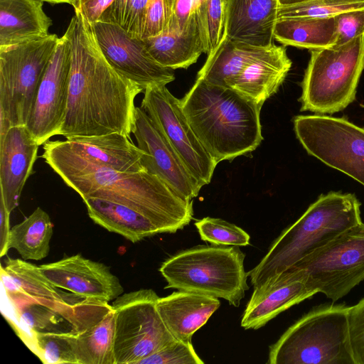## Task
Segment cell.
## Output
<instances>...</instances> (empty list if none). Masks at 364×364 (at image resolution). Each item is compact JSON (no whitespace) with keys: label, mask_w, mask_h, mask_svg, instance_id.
Returning a JSON list of instances; mask_svg holds the SVG:
<instances>
[{"label":"cell","mask_w":364,"mask_h":364,"mask_svg":"<svg viewBox=\"0 0 364 364\" xmlns=\"http://www.w3.org/2000/svg\"><path fill=\"white\" fill-rule=\"evenodd\" d=\"M75 11L64 34L70 44L71 66L66 116L58 135L67 139L119 133L130 138L134 100L144 90L111 66L92 24Z\"/></svg>","instance_id":"cell-1"},{"label":"cell","mask_w":364,"mask_h":364,"mask_svg":"<svg viewBox=\"0 0 364 364\" xmlns=\"http://www.w3.org/2000/svg\"><path fill=\"white\" fill-rule=\"evenodd\" d=\"M181 104L191 127L217 164L252 152L263 139L262 105L232 87L197 78Z\"/></svg>","instance_id":"cell-2"},{"label":"cell","mask_w":364,"mask_h":364,"mask_svg":"<svg viewBox=\"0 0 364 364\" xmlns=\"http://www.w3.org/2000/svg\"><path fill=\"white\" fill-rule=\"evenodd\" d=\"M361 222L360 203L354 194L331 191L321 195L281 232L258 264L247 272L251 284L258 285L285 271Z\"/></svg>","instance_id":"cell-3"},{"label":"cell","mask_w":364,"mask_h":364,"mask_svg":"<svg viewBox=\"0 0 364 364\" xmlns=\"http://www.w3.org/2000/svg\"><path fill=\"white\" fill-rule=\"evenodd\" d=\"M63 181L82 199L98 198L135 210L159 225L164 233H174L193 219L192 200L184 198L157 176L145 170H99Z\"/></svg>","instance_id":"cell-4"},{"label":"cell","mask_w":364,"mask_h":364,"mask_svg":"<svg viewBox=\"0 0 364 364\" xmlns=\"http://www.w3.org/2000/svg\"><path fill=\"white\" fill-rule=\"evenodd\" d=\"M348 306L322 304L304 314L269 348L268 364H355Z\"/></svg>","instance_id":"cell-5"},{"label":"cell","mask_w":364,"mask_h":364,"mask_svg":"<svg viewBox=\"0 0 364 364\" xmlns=\"http://www.w3.org/2000/svg\"><path fill=\"white\" fill-rule=\"evenodd\" d=\"M244 260L237 246H196L166 259L159 272L165 289L222 298L237 307L249 289Z\"/></svg>","instance_id":"cell-6"},{"label":"cell","mask_w":364,"mask_h":364,"mask_svg":"<svg viewBox=\"0 0 364 364\" xmlns=\"http://www.w3.org/2000/svg\"><path fill=\"white\" fill-rule=\"evenodd\" d=\"M309 50L301 110L321 114L343 110L355 100L364 70V34L340 46Z\"/></svg>","instance_id":"cell-7"},{"label":"cell","mask_w":364,"mask_h":364,"mask_svg":"<svg viewBox=\"0 0 364 364\" xmlns=\"http://www.w3.org/2000/svg\"><path fill=\"white\" fill-rule=\"evenodd\" d=\"M335 302L364 280V223L339 234L286 269Z\"/></svg>","instance_id":"cell-8"},{"label":"cell","mask_w":364,"mask_h":364,"mask_svg":"<svg viewBox=\"0 0 364 364\" xmlns=\"http://www.w3.org/2000/svg\"><path fill=\"white\" fill-rule=\"evenodd\" d=\"M59 38L48 34L0 47V111L11 127L26 125Z\"/></svg>","instance_id":"cell-9"},{"label":"cell","mask_w":364,"mask_h":364,"mask_svg":"<svg viewBox=\"0 0 364 364\" xmlns=\"http://www.w3.org/2000/svg\"><path fill=\"white\" fill-rule=\"evenodd\" d=\"M43 145L41 157L62 179L99 170H145L141 164L144 152L130 138L119 133L48 140Z\"/></svg>","instance_id":"cell-10"},{"label":"cell","mask_w":364,"mask_h":364,"mask_svg":"<svg viewBox=\"0 0 364 364\" xmlns=\"http://www.w3.org/2000/svg\"><path fill=\"white\" fill-rule=\"evenodd\" d=\"M159 299L154 290L141 289L114 300V364H137L176 341L158 312Z\"/></svg>","instance_id":"cell-11"},{"label":"cell","mask_w":364,"mask_h":364,"mask_svg":"<svg viewBox=\"0 0 364 364\" xmlns=\"http://www.w3.org/2000/svg\"><path fill=\"white\" fill-rule=\"evenodd\" d=\"M297 139L309 154L364 186V129L345 118L299 115Z\"/></svg>","instance_id":"cell-12"},{"label":"cell","mask_w":364,"mask_h":364,"mask_svg":"<svg viewBox=\"0 0 364 364\" xmlns=\"http://www.w3.org/2000/svg\"><path fill=\"white\" fill-rule=\"evenodd\" d=\"M156 127L203 187L212 178L217 164L205 150L191 127L181 107V100L166 85L147 87L141 103Z\"/></svg>","instance_id":"cell-13"},{"label":"cell","mask_w":364,"mask_h":364,"mask_svg":"<svg viewBox=\"0 0 364 364\" xmlns=\"http://www.w3.org/2000/svg\"><path fill=\"white\" fill-rule=\"evenodd\" d=\"M71 48L65 35L59 38L38 87L26 126L39 145L58 135L65 119L70 85Z\"/></svg>","instance_id":"cell-14"},{"label":"cell","mask_w":364,"mask_h":364,"mask_svg":"<svg viewBox=\"0 0 364 364\" xmlns=\"http://www.w3.org/2000/svg\"><path fill=\"white\" fill-rule=\"evenodd\" d=\"M99 46L111 66L139 85H166L175 80L174 70L157 63L143 40L132 38L120 27L97 21L92 24Z\"/></svg>","instance_id":"cell-15"},{"label":"cell","mask_w":364,"mask_h":364,"mask_svg":"<svg viewBox=\"0 0 364 364\" xmlns=\"http://www.w3.org/2000/svg\"><path fill=\"white\" fill-rule=\"evenodd\" d=\"M114 317L107 301L83 299L70 306L65 319L75 335L79 364H114Z\"/></svg>","instance_id":"cell-16"},{"label":"cell","mask_w":364,"mask_h":364,"mask_svg":"<svg viewBox=\"0 0 364 364\" xmlns=\"http://www.w3.org/2000/svg\"><path fill=\"white\" fill-rule=\"evenodd\" d=\"M132 134L137 146L144 152V169L160 178L184 198L192 200L202 188L146 112L136 107Z\"/></svg>","instance_id":"cell-17"},{"label":"cell","mask_w":364,"mask_h":364,"mask_svg":"<svg viewBox=\"0 0 364 364\" xmlns=\"http://www.w3.org/2000/svg\"><path fill=\"white\" fill-rule=\"evenodd\" d=\"M55 287L82 299L114 301L124 288L119 278L103 263L75 255L39 266Z\"/></svg>","instance_id":"cell-18"},{"label":"cell","mask_w":364,"mask_h":364,"mask_svg":"<svg viewBox=\"0 0 364 364\" xmlns=\"http://www.w3.org/2000/svg\"><path fill=\"white\" fill-rule=\"evenodd\" d=\"M314 294L301 279L284 271L254 286L240 325L245 329L260 328L280 313Z\"/></svg>","instance_id":"cell-19"},{"label":"cell","mask_w":364,"mask_h":364,"mask_svg":"<svg viewBox=\"0 0 364 364\" xmlns=\"http://www.w3.org/2000/svg\"><path fill=\"white\" fill-rule=\"evenodd\" d=\"M39 146L26 125L11 127L0 141V196L9 213L33 173Z\"/></svg>","instance_id":"cell-20"},{"label":"cell","mask_w":364,"mask_h":364,"mask_svg":"<svg viewBox=\"0 0 364 364\" xmlns=\"http://www.w3.org/2000/svg\"><path fill=\"white\" fill-rule=\"evenodd\" d=\"M278 7L279 0H228L225 36L256 47H272Z\"/></svg>","instance_id":"cell-21"},{"label":"cell","mask_w":364,"mask_h":364,"mask_svg":"<svg viewBox=\"0 0 364 364\" xmlns=\"http://www.w3.org/2000/svg\"><path fill=\"white\" fill-rule=\"evenodd\" d=\"M218 298L178 291L158 299V312L172 336L177 341H191L193 335L220 307Z\"/></svg>","instance_id":"cell-22"},{"label":"cell","mask_w":364,"mask_h":364,"mask_svg":"<svg viewBox=\"0 0 364 364\" xmlns=\"http://www.w3.org/2000/svg\"><path fill=\"white\" fill-rule=\"evenodd\" d=\"M291 67L284 46H272L263 55L247 65L231 87L263 105L277 92Z\"/></svg>","instance_id":"cell-23"},{"label":"cell","mask_w":364,"mask_h":364,"mask_svg":"<svg viewBox=\"0 0 364 364\" xmlns=\"http://www.w3.org/2000/svg\"><path fill=\"white\" fill-rule=\"evenodd\" d=\"M43 0H0V47L48 35L52 20Z\"/></svg>","instance_id":"cell-24"},{"label":"cell","mask_w":364,"mask_h":364,"mask_svg":"<svg viewBox=\"0 0 364 364\" xmlns=\"http://www.w3.org/2000/svg\"><path fill=\"white\" fill-rule=\"evenodd\" d=\"M82 200L89 217L95 223L132 242L164 233L151 220L132 208L98 198Z\"/></svg>","instance_id":"cell-25"},{"label":"cell","mask_w":364,"mask_h":364,"mask_svg":"<svg viewBox=\"0 0 364 364\" xmlns=\"http://www.w3.org/2000/svg\"><path fill=\"white\" fill-rule=\"evenodd\" d=\"M270 48L256 47L224 35L218 46L207 55L197 78L213 85L231 87L243 69Z\"/></svg>","instance_id":"cell-26"},{"label":"cell","mask_w":364,"mask_h":364,"mask_svg":"<svg viewBox=\"0 0 364 364\" xmlns=\"http://www.w3.org/2000/svg\"><path fill=\"white\" fill-rule=\"evenodd\" d=\"M143 41L148 51L157 63L173 70L188 68L204 53L194 11L188 26L183 31H168Z\"/></svg>","instance_id":"cell-27"},{"label":"cell","mask_w":364,"mask_h":364,"mask_svg":"<svg viewBox=\"0 0 364 364\" xmlns=\"http://www.w3.org/2000/svg\"><path fill=\"white\" fill-rule=\"evenodd\" d=\"M1 278L6 292L21 291L29 296L74 304L83 299L55 287L40 267L21 259L8 257L1 267Z\"/></svg>","instance_id":"cell-28"},{"label":"cell","mask_w":364,"mask_h":364,"mask_svg":"<svg viewBox=\"0 0 364 364\" xmlns=\"http://www.w3.org/2000/svg\"><path fill=\"white\" fill-rule=\"evenodd\" d=\"M274 39L284 46L309 50L333 46L336 38L334 16L277 18Z\"/></svg>","instance_id":"cell-29"},{"label":"cell","mask_w":364,"mask_h":364,"mask_svg":"<svg viewBox=\"0 0 364 364\" xmlns=\"http://www.w3.org/2000/svg\"><path fill=\"white\" fill-rule=\"evenodd\" d=\"M53 228L48 214L38 207L11 228L9 248L15 249L25 260H41L49 253Z\"/></svg>","instance_id":"cell-30"},{"label":"cell","mask_w":364,"mask_h":364,"mask_svg":"<svg viewBox=\"0 0 364 364\" xmlns=\"http://www.w3.org/2000/svg\"><path fill=\"white\" fill-rule=\"evenodd\" d=\"M227 4L228 0H195L193 11L207 55L225 35Z\"/></svg>","instance_id":"cell-31"},{"label":"cell","mask_w":364,"mask_h":364,"mask_svg":"<svg viewBox=\"0 0 364 364\" xmlns=\"http://www.w3.org/2000/svg\"><path fill=\"white\" fill-rule=\"evenodd\" d=\"M33 352L43 363L79 364L76 354L75 338L73 332L46 331L32 332Z\"/></svg>","instance_id":"cell-32"},{"label":"cell","mask_w":364,"mask_h":364,"mask_svg":"<svg viewBox=\"0 0 364 364\" xmlns=\"http://www.w3.org/2000/svg\"><path fill=\"white\" fill-rule=\"evenodd\" d=\"M150 0H114L98 21L120 27L132 38L141 39Z\"/></svg>","instance_id":"cell-33"},{"label":"cell","mask_w":364,"mask_h":364,"mask_svg":"<svg viewBox=\"0 0 364 364\" xmlns=\"http://www.w3.org/2000/svg\"><path fill=\"white\" fill-rule=\"evenodd\" d=\"M364 9V0H313L279 6L277 18L287 17L326 18L355 9Z\"/></svg>","instance_id":"cell-34"},{"label":"cell","mask_w":364,"mask_h":364,"mask_svg":"<svg viewBox=\"0 0 364 364\" xmlns=\"http://www.w3.org/2000/svg\"><path fill=\"white\" fill-rule=\"evenodd\" d=\"M202 240L215 245L245 247L249 234L241 228L220 218L206 217L195 223Z\"/></svg>","instance_id":"cell-35"},{"label":"cell","mask_w":364,"mask_h":364,"mask_svg":"<svg viewBox=\"0 0 364 364\" xmlns=\"http://www.w3.org/2000/svg\"><path fill=\"white\" fill-rule=\"evenodd\" d=\"M191 341L176 340L159 351L145 357L137 364H203Z\"/></svg>","instance_id":"cell-36"},{"label":"cell","mask_w":364,"mask_h":364,"mask_svg":"<svg viewBox=\"0 0 364 364\" xmlns=\"http://www.w3.org/2000/svg\"><path fill=\"white\" fill-rule=\"evenodd\" d=\"M171 0H150L141 40L159 36L169 28Z\"/></svg>","instance_id":"cell-37"},{"label":"cell","mask_w":364,"mask_h":364,"mask_svg":"<svg viewBox=\"0 0 364 364\" xmlns=\"http://www.w3.org/2000/svg\"><path fill=\"white\" fill-rule=\"evenodd\" d=\"M334 18L336 38L333 46L344 45L364 34V9L346 11Z\"/></svg>","instance_id":"cell-38"},{"label":"cell","mask_w":364,"mask_h":364,"mask_svg":"<svg viewBox=\"0 0 364 364\" xmlns=\"http://www.w3.org/2000/svg\"><path fill=\"white\" fill-rule=\"evenodd\" d=\"M349 336L355 364H364V298L348 306Z\"/></svg>","instance_id":"cell-39"},{"label":"cell","mask_w":364,"mask_h":364,"mask_svg":"<svg viewBox=\"0 0 364 364\" xmlns=\"http://www.w3.org/2000/svg\"><path fill=\"white\" fill-rule=\"evenodd\" d=\"M194 5L195 0H171V20L168 31H183L190 23Z\"/></svg>","instance_id":"cell-40"},{"label":"cell","mask_w":364,"mask_h":364,"mask_svg":"<svg viewBox=\"0 0 364 364\" xmlns=\"http://www.w3.org/2000/svg\"><path fill=\"white\" fill-rule=\"evenodd\" d=\"M113 1L114 0H75L73 6L90 24H93L99 21L102 14Z\"/></svg>","instance_id":"cell-41"},{"label":"cell","mask_w":364,"mask_h":364,"mask_svg":"<svg viewBox=\"0 0 364 364\" xmlns=\"http://www.w3.org/2000/svg\"><path fill=\"white\" fill-rule=\"evenodd\" d=\"M10 214L5 206L3 198L0 196V257L6 255L9 250Z\"/></svg>","instance_id":"cell-42"},{"label":"cell","mask_w":364,"mask_h":364,"mask_svg":"<svg viewBox=\"0 0 364 364\" xmlns=\"http://www.w3.org/2000/svg\"><path fill=\"white\" fill-rule=\"evenodd\" d=\"M11 124L4 114L0 111V141L6 136Z\"/></svg>","instance_id":"cell-43"},{"label":"cell","mask_w":364,"mask_h":364,"mask_svg":"<svg viewBox=\"0 0 364 364\" xmlns=\"http://www.w3.org/2000/svg\"><path fill=\"white\" fill-rule=\"evenodd\" d=\"M313 0H279V6H290Z\"/></svg>","instance_id":"cell-44"},{"label":"cell","mask_w":364,"mask_h":364,"mask_svg":"<svg viewBox=\"0 0 364 364\" xmlns=\"http://www.w3.org/2000/svg\"><path fill=\"white\" fill-rule=\"evenodd\" d=\"M43 1H46L51 4H61V3H66L69 4L72 6L74 5L75 0H43Z\"/></svg>","instance_id":"cell-45"}]
</instances>
